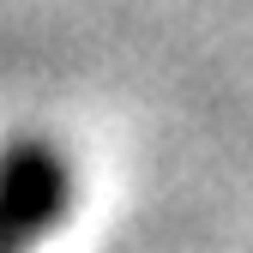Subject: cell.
Here are the masks:
<instances>
[{
  "instance_id": "cell-1",
  "label": "cell",
  "mask_w": 253,
  "mask_h": 253,
  "mask_svg": "<svg viewBox=\"0 0 253 253\" xmlns=\"http://www.w3.org/2000/svg\"><path fill=\"white\" fill-rule=\"evenodd\" d=\"M73 205V175L60 163V151H48L42 139H18L0 151V223L24 247L48 235Z\"/></svg>"
},
{
  "instance_id": "cell-2",
  "label": "cell",
  "mask_w": 253,
  "mask_h": 253,
  "mask_svg": "<svg viewBox=\"0 0 253 253\" xmlns=\"http://www.w3.org/2000/svg\"><path fill=\"white\" fill-rule=\"evenodd\" d=\"M0 253H18V241L6 235V223H0Z\"/></svg>"
}]
</instances>
